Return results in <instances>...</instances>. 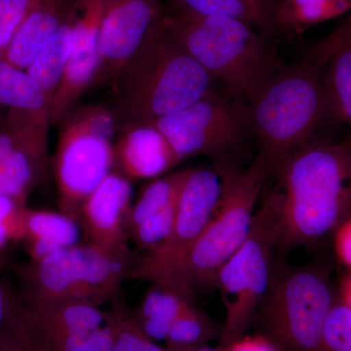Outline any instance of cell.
Listing matches in <instances>:
<instances>
[{
	"label": "cell",
	"mask_w": 351,
	"mask_h": 351,
	"mask_svg": "<svg viewBox=\"0 0 351 351\" xmlns=\"http://www.w3.org/2000/svg\"><path fill=\"white\" fill-rule=\"evenodd\" d=\"M5 314L0 328V351H50L27 315L17 293L5 285Z\"/></svg>",
	"instance_id": "26"
},
{
	"label": "cell",
	"mask_w": 351,
	"mask_h": 351,
	"mask_svg": "<svg viewBox=\"0 0 351 351\" xmlns=\"http://www.w3.org/2000/svg\"><path fill=\"white\" fill-rule=\"evenodd\" d=\"M332 237L337 258L351 272V215L337 228Z\"/></svg>",
	"instance_id": "35"
},
{
	"label": "cell",
	"mask_w": 351,
	"mask_h": 351,
	"mask_svg": "<svg viewBox=\"0 0 351 351\" xmlns=\"http://www.w3.org/2000/svg\"><path fill=\"white\" fill-rule=\"evenodd\" d=\"M80 239L77 221L63 213L32 210L25 216V237L29 260L38 261L75 246Z\"/></svg>",
	"instance_id": "19"
},
{
	"label": "cell",
	"mask_w": 351,
	"mask_h": 351,
	"mask_svg": "<svg viewBox=\"0 0 351 351\" xmlns=\"http://www.w3.org/2000/svg\"><path fill=\"white\" fill-rule=\"evenodd\" d=\"M217 170L223 179L221 197L189 258V280L195 292L215 287L219 270L250 234L258 199L269 179L261 152L242 169L230 163L218 165Z\"/></svg>",
	"instance_id": "8"
},
{
	"label": "cell",
	"mask_w": 351,
	"mask_h": 351,
	"mask_svg": "<svg viewBox=\"0 0 351 351\" xmlns=\"http://www.w3.org/2000/svg\"><path fill=\"white\" fill-rule=\"evenodd\" d=\"M278 239L276 203L269 191L263 195L250 234L221 267L215 280L226 308L219 346L223 350L243 337L255 319L274 276Z\"/></svg>",
	"instance_id": "9"
},
{
	"label": "cell",
	"mask_w": 351,
	"mask_h": 351,
	"mask_svg": "<svg viewBox=\"0 0 351 351\" xmlns=\"http://www.w3.org/2000/svg\"><path fill=\"white\" fill-rule=\"evenodd\" d=\"M218 335V327L193 302L184 307L166 337V351H193L208 346Z\"/></svg>",
	"instance_id": "28"
},
{
	"label": "cell",
	"mask_w": 351,
	"mask_h": 351,
	"mask_svg": "<svg viewBox=\"0 0 351 351\" xmlns=\"http://www.w3.org/2000/svg\"><path fill=\"white\" fill-rule=\"evenodd\" d=\"M165 21L175 38L208 75L225 83L232 99L244 105L284 66L257 29L243 21L168 7Z\"/></svg>",
	"instance_id": "4"
},
{
	"label": "cell",
	"mask_w": 351,
	"mask_h": 351,
	"mask_svg": "<svg viewBox=\"0 0 351 351\" xmlns=\"http://www.w3.org/2000/svg\"><path fill=\"white\" fill-rule=\"evenodd\" d=\"M133 254H110L93 245H75L16 267L25 302H80L99 306L112 302L129 278Z\"/></svg>",
	"instance_id": "6"
},
{
	"label": "cell",
	"mask_w": 351,
	"mask_h": 351,
	"mask_svg": "<svg viewBox=\"0 0 351 351\" xmlns=\"http://www.w3.org/2000/svg\"><path fill=\"white\" fill-rule=\"evenodd\" d=\"M177 205L178 201L172 206L145 219L129 233L128 239L133 240L143 254L156 250L169 237L175 221Z\"/></svg>",
	"instance_id": "31"
},
{
	"label": "cell",
	"mask_w": 351,
	"mask_h": 351,
	"mask_svg": "<svg viewBox=\"0 0 351 351\" xmlns=\"http://www.w3.org/2000/svg\"><path fill=\"white\" fill-rule=\"evenodd\" d=\"M106 0H73L71 54L50 108V125L59 123L94 85L99 69V36Z\"/></svg>",
	"instance_id": "13"
},
{
	"label": "cell",
	"mask_w": 351,
	"mask_h": 351,
	"mask_svg": "<svg viewBox=\"0 0 351 351\" xmlns=\"http://www.w3.org/2000/svg\"><path fill=\"white\" fill-rule=\"evenodd\" d=\"M336 297L326 263H276L254 321L279 351H321L323 329Z\"/></svg>",
	"instance_id": "5"
},
{
	"label": "cell",
	"mask_w": 351,
	"mask_h": 351,
	"mask_svg": "<svg viewBox=\"0 0 351 351\" xmlns=\"http://www.w3.org/2000/svg\"><path fill=\"white\" fill-rule=\"evenodd\" d=\"M335 31L338 32L341 38L351 43V14L343 20V22Z\"/></svg>",
	"instance_id": "38"
},
{
	"label": "cell",
	"mask_w": 351,
	"mask_h": 351,
	"mask_svg": "<svg viewBox=\"0 0 351 351\" xmlns=\"http://www.w3.org/2000/svg\"><path fill=\"white\" fill-rule=\"evenodd\" d=\"M324 84L330 117L346 124L351 135V43L334 31L323 39Z\"/></svg>",
	"instance_id": "18"
},
{
	"label": "cell",
	"mask_w": 351,
	"mask_h": 351,
	"mask_svg": "<svg viewBox=\"0 0 351 351\" xmlns=\"http://www.w3.org/2000/svg\"><path fill=\"white\" fill-rule=\"evenodd\" d=\"M0 106L50 126V104L43 90L25 69L0 58Z\"/></svg>",
	"instance_id": "22"
},
{
	"label": "cell",
	"mask_w": 351,
	"mask_h": 351,
	"mask_svg": "<svg viewBox=\"0 0 351 351\" xmlns=\"http://www.w3.org/2000/svg\"><path fill=\"white\" fill-rule=\"evenodd\" d=\"M41 336L50 351H112L114 343V329L108 320L104 326L89 332Z\"/></svg>",
	"instance_id": "30"
},
{
	"label": "cell",
	"mask_w": 351,
	"mask_h": 351,
	"mask_svg": "<svg viewBox=\"0 0 351 351\" xmlns=\"http://www.w3.org/2000/svg\"><path fill=\"white\" fill-rule=\"evenodd\" d=\"M226 351H279L276 346L263 335L243 336L233 341Z\"/></svg>",
	"instance_id": "36"
},
{
	"label": "cell",
	"mask_w": 351,
	"mask_h": 351,
	"mask_svg": "<svg viewBox=\"0 0 351 351\" xmlns=\"http://www.w3.org/2000/svg\"><path fill=\"white\" fill-rule=\"evenodd\" d=\"M351 10V0H279L272 14L274 29L301 32Z\"/></svg>",
	"instance_id": "24"
},
{
	"label": "cell",
	"mask_w": 351,
	"mask_h": 351,
	"mask_svg": "<svg viewBox=\"0 0 351 351\" xmlns=\"http://www.w3.org/2000/svg\"><path fill=\"white\" fill-rule=\"evenodd\" d=\"M73 2V0H40L16 32L3 59L27 71L44 45L64 24Z\"/></svg>",
	"instance_id": "16"
},
{
	"label": "cell",
	"mask_w": 351,
	"mask_h": 351,
	"mask_svg": "<svg viewBox=\"0 0 351 351\" xmlns=\"http://www.w3.org/2000/svg\"><path fill=\"white\" fill-rule=\"evenodd\" d=\"M168 8L201 16L234 18L269 34L274 6L265 0H165Z\"/></svg>",
	"instance_id": "23"
},
{
	"label": "cell",
	"mask_w": 351,
	"mask_h": 351,
	"mask_svg": "<svg viewBox=\"0 0 351 351\" xmlns=\"http://www.w3.org/2000/svg\"><path fill=\"white\" fill-rule=\"evenodd\" d=\"M182 162L154 122L122 125L113 145V172L129 181L152 180L167 174Z\"/></svg>",
	"instance_id": "15"
},
{
	"label": "cell",
	"mask_w": 351,
	"mask_h": 351,
	"mask_svg": "<svg viewBox=\"0 0 351 351\" xmlns=\"http://www.w3.org/2000/svg\"><path fill=\"white\" fill-rule=\"evenodd\" d=\"M182 161L205 156L221 164L253 136L247 106L211 93L193 105L154 121Z\"/></svg>",
	"instance_id": "11"
},
{
	"label": "cell",
	"mask_w": 351,
	"mask_h": 351,
	"mask_svg": "<svg viewBox=\"0 0 351 351\" xmlns=\"http://www.w3.org/2000/svg\"><path fill=\"white\" fill-rule=\"evenodd\" d=\"M165 0H106L99 36L100 69L94 85L108 83L162 24Z\"/></svg>",
	"instance_id": "12"
},
{
	"label": "cell",
	"mask_w": 351,
	"mask_h": 351,
	"mask_svg": "<svg viewBox=\"0 0 351 351\" xmlns=\"http://www.w3.org/2000/svg\"><path fill=\"white\" fill-rule=\"evenodd\" d=\"M23 304L27 315L44 336L89 332L107 323V313L86 302H23Z\"/></svg>",
	"instance_id": "17"
},
{
	"label": "cell",
	"mask_w": 351,
	"mask_h": 351,
	"mask_svg": "<svg viewBox=\"0 0 351 351\" xmlns=\"http://www.w3.org/2000/svg\"><path fill=\"white\" fill-rule=\"evenodd\" d=\"M193 302L180 291L168 286L152 284L131 317L147 338L165 341L171 326L184 307Z\"/></svg>",
	"instance_id": "20"
},
{
	"label": "cell",
	"mask_w": 351,
	"mask_h": 351,
	"mask_svg": "<svg viewBox=\"0 0 351 351\" xmlns=\"http://www.w3.org/2000/svg\"><path fill=\"white\" fill-rule=\"evenodd\" d=\"M338 297L351 311V272L346 271L339 277Z\"/></svg>",
	"instance_id": "37"
},
{
	"label": "cell",
	"mask_w": 351,
	"mask_h": 351,
	"mask_svg": "<svg viewBox=\"0 0 351 351\" xmlns=\"http://www.w3.org/2000/svg\"><path fill=\"white\" fill-rule=\"evenodd\" d=\"M212 84L213 78L175 38L164 18L110 84L112 110L121 126L156 121L213 93Z\"/></svg>",
	"instance_id": "2"
},
{
	"label": "cell",
	"mask_w": 351,
	"mask_h": 351,
	"mask_svg": "<svg viewBox=\"0 0 351 351\" xmlns=\"http://www.w3.org/2000/svg\"><path fill=\"white\" fill-rule=\"evenodd\" d=\"M131 181L117 172L110 173L80 208L87 244L110 254L128 253L126 219L132 206Z\"/></svg>",
	"instance_id": "14"
},
{
	"label": "cell",
	"mask_w": 351,
	"mask_h": 351,
	"mask_svg": "<svg viewBox=\"0 0 351 351\" xmlns=\"http://www.w3.org/2000/svg\"><path fill=\"white\" fill-rule=\"evenodd\" d=\"M279 239L277 252L311 247L351 215V135L335 144L311 142L270 173Z\"/></svg>",
	"instance_id": "1"
},
{
	"label": "cell",
	"mask_w": 351,
	"mask_h": 351,
	"mask_svg": "<svg viewBox=\"0 0 351 351\" xmlns=\"http://www.w3.org/2000/svg\"><path fill=\"white\" fill-rule=\"evenodd\" d=\"M265 1L269 2L270 4H272V5L276 7V3L279 1V0H265Z\"/></svg>",
	"instance_id": "40"
},
{
	"label": "cell",
	"mask_w": 351,
	"mask_h": 351,
	"mask_svg": "<svg viewBox=\"0 0 351 351\" xmlns=\"http://www.w3.org/2000/svg\"><path fill=\"white\" fill-rule=\"evenodd\" d=\"M40 0H0V58L25 18Z\"/></svg>",
	"instance_id": "34"
},
{
	"label": "cell",
	"mask_w": 351,
	"mask_h": 351,
	"mask_svg": "<svg viewBox=\"0 0 351 351\" xmlns=\"http://www.w3.org/2000/svg\"><path fill=\"white\" fill-rule=\"evenodd\" d=\"M221 189L223 179L218 170L189 169L169 237L156 250L134 258L129 278L174 288L193 301L189 258L213 216Z\"/></svg>",
	"instance_id": "10"
},
{
	"label": "cell",
	"mask_w": 351,
	"mask_h": 351,
	"mask_svg": "<svg viewBox=\"0 0 351 351\" xmlns=\"http://www.w3.org/2000/svg\"><path fill=\"white\" fill-rule=\"evenodd\" d=\"M5 286L0 283V328L3 322L4 314H5Z\"/></svg>",
	"instance_id": "39"
},
{
	"label": "cell",
	"mask_w": 351,
	"mask_h": 351,
	"mask_svg": "<svg viewBox=\"0 0 351 351\" xmlns=\"http://www.w3.org/2000/svg\"><path fill=\"white\" fill-rule=\"evenodd\" d=\"M112 302V309L107 313V320L114 329L112 351H166L138 329L132 319L131 311L119 295Z\"/></svg>",
	"instance_id": "29"
},
{
	"label": "cell",
	"mask_w": 351,
	"mask_h": 351,
	"mask_svg": "<svg viewBox=\"0 0 351 351\" xmlns=\"http://www.w3.org/2000/svg\"><path fill=\"white\" fill-rule=\"evenodd\" d=\"M189 169L176 171L151 180L142 189L137 199L132 204L126 219V233L154 215L172 206L179 198L180 193Z\"/></svg>",
	"instance_id": "27"
},
{
	"label": "cell",
	"mask_w": 351,
	"mask_h": 351,
	"mask_svg": "<svg viewBox=\"0 0 351 351\" xmlns=\"http://www.w3.org/2000/svg\"><path fill=\"white\" fill-rule=\"evenodd\" d=\"M321 351H351V311L338 294L325 322Z\"/></svg>",
	"instance_id": "32"
},
{
	"label": "cell",
	"mask_w": 351,
	"mask_h": 351,
	"mask_svg": "<svg viewBox=\"0 0 351 351\" xmlns=\"http://www.w3.org/2000/svg\"><path fill=\"white\" fill-rule=\"evenodd\" d=\"M71 8L59 31L44 45L31 66L27 69V73L36 80L47 97L50 108L63 78L71 54Z\"/></svg>",
	"instance_id": "25"
},
{
	"label": "cell",
	"mask_w": 351,
	"mask_h": 351,
	"mask_svg": "<svg viewBox=\"0 0 351 351\" xmlns=\"http://www.w3.org/2000/svg\"><path fill=\"white\" fill-rule=\"evenodd\" d=\"M325 55L316 45L309 57L280 71L247 106L253 136L269 175L309 143L330 117L324 84Z\"/></svg>",
	"instance_id": "3"
},
{
	"label": "cell",
	"mask_w": 351,
	"mask_h": 351,
	"mask_svg": "<svg viewBox=\"0 0 351 351\" xmlns=\"http://www.w3.org/2000/svg\"><path fill=\"white\" fill-rule=\"evenodd\" d=\"M53 172L60 212L78 221L88 196L112 171V138L119 122L112 108H73L59 122Z\"/></svg>",
	"instance_id": "7"
},
{
	"label": "cell",
	"mask_w": 351,
	"mask_h": 351,
	"mask_svg": "<svg viewBox=\"0 0 351 351\" xmlns=\"http://www.w3.org/2000/svg\"><path fill=\"white\" fill-rule=\"evenodd\" d=\"M27 209L25 202L0 195V263L11 242L24 240Z\"/></svg>",
	"instance_id": "33"
},
{
	"label": "cell",
	"mask_w": 351,
	"mask_h": 351,
	"mask_svg": "<svg viewBox=\"0 0 351 351\" xmlns=\"http://www.w3.org/2000/svg\"><path fill=\"white\" fill-rule=\"evenodd\" d=\"M49 165L47 142L34 143L16 149L0 165V195L25 202Z\"/></svg>",
	"instance_id": "21"
}]
</instances>
